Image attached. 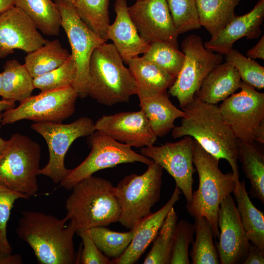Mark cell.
Returning a JSON list of instances; mask_svg holds the SVG:
<instances>
[{
    "instance_id": "b9f144b4",
    "label": "cell",
    "mask_w": 264,
    "mask_h": 264,
    "mask_svg": "<svg viewBox=\"0 0 264 264\" xmlns=\"http://www.w3.org/2000/svg\"><path fill=\"white\" fill-rule=\"evenodd\" d=\"M243 264H264V249L251 243Z\"/></svg>"
},
{
    "instance_id": "ab89813d",
    "label": "cell",
    "mask_w": 264,
    "mask_h": 264,
    "mask_svg": "<svg viewBox=\"0 0 264 264\" xmlns=\"http://www.w3.org/2000/svg\"><path fill=\"white\" fill-rule=\"evenodd\" d=\"M26 199L22 194L0 184V251L11 253L12 247L7 240V224L16 200Z\"/></svg>"
},
{
    "instance_id": "44dd1931",
    "label": "cell",
    "mask_w": 264,
    "mask_h": 264,
    "mask_svg": "<svg viewBox=\"0 0 264 264\" xmlns=\"http://www.w3.org/2000/svg\"><path fill=\"white\" fill-rule=\"evenodd\" d=\"M181 191L176 186L169 200L159 210L141 220L132 229V240L123 254L112 259L113 264L136 263L150 244L154 241L162 225L168 214L180 199Z\"/></svg>"
},
{
    "instance_id": "d6a6232c",
    "label": "cell",
    "mask_w": 264,
    "mask_h": 264,
    "mask_svg": "<svg viewBox=\"0 0 264 264\" xmlns=\"http://www.w3.org/2000/svg\"><path fill=\"white\" fill-rule=\"evenodd\" d=\"M110 0H75L74 7L83 22L105 42L110 25Z\"/></svg>"
},
{
    "instance_id": "8992f818",
    "label": "cell",
    "mask_w": 264,
    "mask_h": 264,
    "mask_svg": "<svg viewBox=\"0 0 264 264\" xmlns=\"http://www.w3.org/2000/svg\"><path fill=\"white\" fill-rule=\"evenodd\" d=\"M41 148L26 135L13 134L6 148L0 153V184L24 195H35L39 186Z\"/></svg>"
},
{
    "instance_id": "e575fe53",
    "label": "cell",
    "mask_w": 264,
    "mask_h": 264,
    "mask_svg": "<svg viewBox=\"0 0 264 264\" xmlns=\"http://www.w3.org/2000/svg\"><path fill=\"white\" fill-rule=\"evenodd\" d=\"M176 78L184 59V53L177 47L164 42L150 43L147 51L142 56Z\"/></svg>"
},
{
    "instance_id": "681fc988",
    "label": "cell",
    "mask_w": 264,
    "mask_h": 264,
    "mask_svg": "<svg viewBox=\"0 0 264 264\" xmlns=\"http://www.w3.org/2000/svg\"><path fill=\"white\" fill-rule=\"evenodd\" d=\"M73 6L75 5V0H62Z\"/></svg>"
},
{
    "instance_id": "60d3db41",
    "label": "cell",
    "mask_w": 264,
    "mask_h": 264,
    "mask_svg": "<svg viewBox=\"0 0 264 264\" xmlns=\"http://www.w3.org/2000/svg\"><path fill=\"white\" fill-rule=\"evenodd\" d=\"M82 239L83 248L77 264H110L111 261L98 248L92 239L89 230L77 232Z\"/></svg>"
},
{
    "instance_id": "9a60e30c",
    "label": "cell",
    "mask_w": 264,
    "mask_h": 264,
    "mask_svg": "<svg viewBox=\"0 0 264 264\" xmlns=\"http://www.w3.org/2000/svg\"><path fill=\"white\" fill-rule=\"evenodd\" d=\"M128 11L140 37L149 43L167 42L178 47L177 37L166 0H140Z\"/></svg>"
},
{
    "instance_id": "f6af8a7d",
    "label": "cell",
    "mask_w": 264,
    "mask_h": 264,
    "mask_svg": "<svg viewBox=\"0 0 264 264\" xmlns=\"http://www.w3.org/2000/svg\"><path fill=\"white\" fill-rule=\"evenodd\" d=\"M254 140L261 144L264 143V120L262 121L256 129Z\"/></svg>"
},
{
    "instance_id": "bcb514c9",
    "label": "cell",
    "mask_w": 264,
    "mask_h": 264,
    "mask_svg": "<svg viewBox=\"0 0 264 264\" xmlns=\"http://www.w3.org/2000/svg\"><path fill=\"white\" fill-rule=\"evenodd\" d=\"M14 6V0H0V14Z\"/></svg>"
},
{
    "instance_id": "8fae6325",
    "label": "cell",
    "mask_w": 264,
    "mask_h": 264,
    "mask_svg": "<svg viewBox=\"0 0 264 264\" xmlns=\"http://www.w3.org/2000/svg\"><path fill=\"white\" fill-rule=\"evenodd\" d=\"M60 11L61 26L68 38L71 55L76 67V75L72 87L78 97L88 96L89 65L95 48L105 41L90 29L77 14L74 6L62 0H54Z\"/></svg>"
},
{
    "instance_id": "d4e9b609",
    "label": "cell",
    "mask_w": 264,
    "mask_h": 264,
    "mask_svg": "<svg viewBox=\"0 0 264 264\" xmlns=\"http://www.w3.org/2000/svg\"><path fill=\"white\" fill-rule=\"evenodd\" d=\"M14 6L21 9L37 29L48 36H57L61 26L59 7L51 0H14Z\"/></svg>"
},
{
    "instance_id": "7c38bea8",
    "label": "cell",
    "mask_w": 264,
    "mask_h": 264,
    "mask_svg": "<svg viewBox=\"0 0 264 264\" xmlns=\"http://www.w3.org/2000/svg\"><path fill=\"white\" fill-rule=\"evenodd\" d=\"M78 94L72 86L65 88L41 91L20 102L17 108L2 113V125L22 120L35 122L61 123L74 112Z\"/></svg>"
},
{
    "instance_id": "1f68e13d",
    "label": "cell",
    "mask_w": 264,
    "mask_h": 264,
    "mask_svg": "<svg viewBox=\"0 0 264 264\" xmlns=\"http://www.w3.org/2000/svg\"><path fill=\"white\" fill-rule=\"evenodd\" d=\"M177 219V214L173 207L168 214L154 239L152 247L146 257L143 264H170L173 238Z\"/></svg>"
},
{
    "instance_id": "9c48e42d",
    "label": "cell",
    "mask_w": 264,
    "mask_h": 264,
    "mask_svg": "<svg viewBox=\"0 0 264 264\" xmlns=\"http://www.w3.org/2000/svg\"><path fill=\"white\" fill-rule=\"evenodd\" d=\"M181 48L184 55L183 65L169 92L177 98L182 108L193 101L204 79L222 63L223 57L205 48L201 38L195 34L184 39Z\"/></svg>"
},
{
    "instance_id": "ee69618b",
    "label": "cell",
    "mask_w": 264,
    "mask_h": 264,
    "mask_svg": "<svg viewBox=\"0 0 264 264\" xmlns=\"http://www.w3.org/2000/svg\"><path fill=\"white\" fill-rule=\"evenodd\" d=\"M22 260L19 254H11L0 251V264H22Z\"/></svg>"
},
{
    "instance_id": "4fadbf2b",
    "label": "cell",
    "mask_w": 264,
    "mask_h": 264,
    "mask_svg": "<svg viewBox=\"0 0 264 264\" xmlns=\"http://www.w3.org/2000/svg\"><path fill=\"white\" fill-rule=\"evenodd\" d=\"M240 88L223 101L219 109L237 140L253 143L255 130L264 120V93L242 81Z\"/></svg>"
},
{
    "instance_id": "f546056e",
    "label": "cell",
    "mask_w": 264,
    "mask_h": 264,
    "mask_svg": "<svg viewBox=\"0 0 264 264\" xmlns=\"http://www.w3.org/2000/svg\"><path fill=\"white\" fill-rule=\"evenodd\" d=\"M241 0H195L198 20L210 34L216 35L233 19Z\"/></svg>"
},
{
    "instance_id": "603a6c76",
    "label": "cell",
    "mask_w": 264,
    "mask_h": 264,
    "mask_svg": "<svg viewBox=\"0 0 264 264\" xmlns=\"http://www.w3.org/2000/svg\"><path fill=\"white\" fill-rule=\"evenodd\" d=\"M139 106L157 137L166 135L175 127V121L183 118L186 113L175 106L166 92L156 94L138 96Z\"/></svg>"
},
{
    "instance_id": "5b68a950",
    "label": "cell",
    "mask_w": 264,
    "mask_h": 264,
    "mask_svg": "<svg viewBox=\"0 0 264 264\" xmlns=\"http://www.w3.org/2000/svg\"><path fill=\"white\" fill-rule=\"evenodd\" d=\"M219 160L206 152L195 141L193 163L198 176V187L193 192L186 209L192 217H204L210 224L216 239L219 237L218 213L220 204L236 188L232 172L223 173Z\"/></svg>"
},
{
    "instance_id": "836d02e7",
    "label": "cell",
    "mask_w": 264,
    "mask_h": 264,
    "mask_svg": "<svg viewBox=\"0 0 264 264\" xmlns=\"http://www.w3.org/2000/svg\"><path fill=\"white\" fill-rule=\"evenodd\" d=\"M89 230L90 236L100 251L113 259L120 257L128 248L133 236V229L118 232L98 226Z\"/></svg>"
},
{
    "instance_id": "8d00e7d4",
    "label": "cell",
    "mask_w": 264,
    "mask_h": 264,
    "mask_svg": "<svg viewBox=\"0 0 264 264\" xmlns=\"http://www.w3.org/2000/svg\"><path fill=\"white\" fill-rule=\"evenodd\" d=\"M225 58L226 62L236 69L242 82L255 89H261L264 88V66L233 48L225 55Z\"/></svg>"
},
{
    "instance_id": "cb8c5ba5",
    "label": "cell",
    "mask_w": 264,
    "mask_h": 264,
    "mask_svg": "<svg viewBox=\"0 0 264 264\" xmlns=\"http://www.w3.org/2000/svg\"><path fill=\"white\" fill-rule=\"evenodd\" d=\"M137 85V96L166 92L176 78L143 56L131 59L127 63Z\"/></svg>"
},
{
    "instance_id": "816d5d0a",
    "label": "cell",
    "mask_w": 264,
    "mask_h": 264,
    "mask_svg": "<svg viewBox=\"0 0 264 264\" xmlns=\"http://www.w3.org/2000/svg\"></svg>"
},
{
    "instance_id": "5bb4252c",
    "label": "cell",
    "mask_w": 264,
    "mask_h": 264,
    "mask_svg": "<svg viewBox=\"0 0 264 264\" xmlns=\"http://www.w3.org/2000/svg\"><path fill=\"white\" fill-rule=\"evenodd\" d=\"M194 139L185 136L181 140L159 146L141 148L140 153L160 165L173 177L176 186L184 194L187 203L193 196Z\"/></svg>"
},
{
    "instance_id": "f35d334b",
    "label": "cell",
    "mask_w": 264,
    "mask_h": 264,
    "mask_svg": "<svg viewBox=\"0 0 264 264\" xmlns=\"http://www.w3.org/2000/svg\"><path fill=\"white\" fill-rule=\"evenodd\" d=\"M194 224L185 220L177 222L174 233L171 264H189L188 249L193 242Z\"/></svg>"
},
{
    "instance_id": "4dcf8cb0",
    "label": "cell",
    "mask_w": 264,
    "mask_h": 264,
    "mask_svg": "<svg viewBox=\"0 0 264 264\" xmlns=\"http://www.w3.org/2000/svg\"><path fill=\"white\" fill-rule=\"evenodd\" d=\"M196 239L190 252L193 264H220L213 242L214 235L210 224L204 217H195Z\"/></svg>"
},
{
    "instance_id": "7a4b0ae2",
    "label": "cell",
    "mask_w": 264,
    "mask_h": 264,
    "mask_svg": "<svg viewBox=\"0 0 264 264\" xmlns=\"http://www.w3.org/2000/svg\"><path fill=\"white\" fill-rule=\"evenodd\" d=\"M50 214L24 211L16 229L18 236L32 248L40 264H74L77 257L73 238L77 232L71 221Z\"/></svg>"
},
{
    "instance_id": "4316f807",
    "label": "cell",
    "mask_w": 264,
    "mask_h": 264,
    "mask_svg": "<svg viewBox=\"0 0 264 264\" xmlns=\"http://www.w3.org/2000/svg\"><path fill=\"white\" fill-rule=\"evenodd\" d=\"M237 156L251 184L250 194L264 203V155L254 143L238 140Z\"/></svg>"
},
{
    "instance_id": "d590c367",
    "label": "cell",
    "mask_w": 264,
    "mask_h": 264,
    "mask_svg": "<svg viewBox=\"0 0 264 264\" xmlns=\"http://www.w3.org/2000/svg\"><path fill=\"white\" fill-rule=\"evenodd\" d=\"M76 75V65L71 55L60 66L34 78L33 84L35 88L41 91L61 89L72 86Z\"/></svg>"
},
{
    "instance_id": "83f0119b",
    "label": "cell",
    "mask_w": 264,
    "mask_h": 264,
    "mask_svg": "<svg viewBox=\"0 0 264 264\" xmlns=\"http://www.w3.org/2000/svg\"><path fill=\"white\" fill-rule=\"evenodd\" d=\"M234 195L242 224L249 241L264 249V214L251 201L244 180L240 181L239 189Z\"/></svg>"
},
{
    "instance_id": "484cf974",
    "label": "cell",
    "mask_w": 264,
    "mask_h": 264,
    "mask_svg": "<svg viewBox=\"0 0 264 264\" xmlns=\"http://www.w3.org/2000/svg\"><path fill=\"white\" fill-rule=\"evenodd\" d=\"M2 73V99L22 101L31 95L35 88L33 79L25 65L15 59L6 62Z\"/></svg>"
},
{
    "instance_id": "ffe728a7",
    "label": "cell",
    "mask_w": 264,
    "mask_h": 264,
    "mask_svg": "<svg viewBox=\"0 0 264 264\" xmlns=\"http://www.w3.org/2000/svg\"><path fill=\"white\" fill-rule=\"evenodd\" d=\"M114 11L115 19L108 27L107 38L113 42L116 50L127 64L131 59L144 54L150 44L140 37L129 15L127 0H115Z\"/></svg>"
},
{
    "instance_id": "6da1fadb",
    "label": "cell",
    "mask_w": 264,
    "mask_h": 264,
    "mask_svg": "<svg viewBox=\"0 0 264 264\" xmlns=\"http://www.w3.org/2000/svg\"><path fill=\"white\" fill-rule=\"evenodd\" d=\"M186 113L181 125L172 129L173 138H193L206 152L220 160L229 163L238 190L240 181L238 165V140L223 119L219 107L199 100L196 96L182 108ZM233 192V193H234Z\"/></svg>"
},
{
    "instance_id": "7402d4cb",
    "label": "cell",
    "mask_w": 264,
    "mask_h": 264,
    "mask_svg": "<svg viewBox=\"0 0 264 264\" xmlns=\"http://www.w3.org/2000/svg\"><path fill=\"white\" fill-rule=\"evenodd\" d=\"M242 82L236 69L227 62L222 63L206 77L196 97L202 102L217 104L240 88Z\"/></svg>"
},
{
    "instance_id": "f907efd6",
    "label": "cell",
    "mask_w": 264,
    "mask_h": 264,
    "mask_svg": "<svg viewBox=\"0 0 264 264\" xmlns=\"http://www.w3.org/2000/svg\"><path fill=\"white\" fill-rule=\"evenodd\" d=\"M2 92V73H0V96L1 95Z\"/></svg>"
},
{
    "instance_id": "3957f363",
    "label": "cell",
    "mask_w": 264,
    "mask_h": 264,
    "mask_svg": "<svg viewBox=\"0 0 264 264\" xmlns=\"http://www.w3.org/2000/svg\"><path fill=\"white\" fill-rule=\"evenodd\" d=\"M71 190L66 201L65 218L73 223L77 232L119 221L120 206L115 187L110 181L91 176Z\"/></svg>"
},
{
    "instance_id": "30bf717a",
    "label": "cell",
    "mask_w": 264,
    "mask_h": 264,
    "mask_svg": "<svg viewBox=\"0 0 264 264\" xmlns=\"http://www.w3.org/2000/svg\"><path fill=\"white\" fill-rule=\"evenodd\" d=\"M31 128L44 137L49 151L48 162L39 169L38 175L50 178L55 184L60 183L71 171L65 165L66 154L70 145L77 138L88 136L95 131L94 123L88 117L66 124L35 122Z\"/></svg>"
},
{
    "instance_id": "2e32d148",
    "label": "cell",
    "mask_w": 264,
    "mask_h": 264,
    "mask_svg": "<svg viewBox=\"0 0 264 264\" xmlns=\"http://www.w3.org/2000/svg\"><path fill=\"white\" fill-rule=\"evenodd\" d=\"M218 226L220 230L217 250L220 263L243 264L251 243L231 195L224 198L220 204Z\"/></svg>"
},
{
    "instance_id": "e0dca14e",
    "label": "cell",
    "mask_w": 264,
    "mask_h": 264,
    "mask_svg": "<svg viewBox=\"0 0 264 264\" xmlns=\"http://www.w3.org/2000/svg\"><path fill=\"white\" fill-rule=\"evenodd\" d=\"M94 126L95 130L131 147L152 146L157 140L142 110L103 115Z\"/></svg>"
},
{
    "instance_id": "ba28073f",
    "label": "cell",
    "mask_w": 264,
    "mask_h": 264,
    "mask_svg": "<svg viewBox=\"0 0 264 264\" xmlns=\"http://www.w3.org/2000/svg\"><path fill=\"white\" fill-rule=\"evenodd\" d=\"M91 151L86 159L76 168L71 169L67 176L59 183L60 186L71 190L77 183L102 169L119 164L135 162L148 166L152 160L132 150L129 145L118 142L95 130L88 136Z\"/></svg>"
},
{
    "instance_id": "52a82bcc",
    "label": "cell",
    "mask_w": 264,
    "mask_h": 264,
    "mask_svg": "<svg viewBox=\"0 0 264 264\" xmlns=\"http://www.w3.org/2000/svg\"><path fill=\"white\" fill-rule=\"evenodd\" d=\"M163 168L153 162L142 175L126 176L115 187L121 213L119 222L132 229L160 198Z\"/></svg>"
},
{
    "instance_id": "c3c4849f",
    "label": "cell",
    "mask_w": 264,
    "mask_h": 264,
    "mask_svg": "<svg viewBox=\"0 0 264 264\" xmlns=\"http://www.w3.org/2000/svg\"><path fill=\"white\" fill-rule=\"evenodd\" d=\"M2 113H0V124H1ZM8 140H5L0 137V153H1L7 146Z\"/></svg>"
},
{
    "instance_id": "7bdbcfd3",
    "label": "cell",
    "mask_w": 264,
    "mask_h": 264,
    "mask_svg": "<svg viewBox=\"0 0 264 264\" xmlns=\"http://www.w3.org/2000/svg\"><path fill=\"white\" fill-rule=\"evenodd\" d=\"M247 56L252 59H264V36L261 37L257 44L247 51Z\"/></svg>"
},
{
    "instance_id": "7dc6e473",
    "label": "cell",
    "mask_w": 264,
    "mask_h": 264,
    "mask_svg": "<svg viewBox=\"0 0 264 264\" xmlns=\"http://www.w3.org/2000/svg\"><path fill=\"white\" fill-rule=\"evenodd\" d=\"M15 104L14 102L6 100H1L0 101V113L3 110H6L15 108Z\"/></svg>"
},
{
    "instance_id": "d6986e66",
    "label": "cell",
    "mask_w": 264,
    "mask_h": 264,
    "mask_svg": "<svg viewBox=\"0 0 264 264\" xmlns=\"http://www.w3.org/2000/svg\"><path fill=\"white\" fill-rule=\"evenodd\" d=\"M264 18V0H258L254 8L241 16L235 15L220 32L204 44L207 50L226 55L232 49L238 40L246 37L258 38L261 34L260 26Z\"/></svg>"
},
{
    "instance_id": "277c9868",
    "label": "cell",
    "mask_w": 264,
    "mask_h": 264,
    "mask_svg": "<svg viewBox=\"0 0 264 264\" xmlns=\"http://www.w3.org/2000/svg\"><path fill=\"white\" fill-rule=\"evenodd\" d=\"M112 44L103 43L93 50L89 62L88 95L111 106L128 102L137 94L135 80Z\"/></svg>"
},
{
    "instance_id": "74e56055",
    "label": "cell",
    "mask_w": 264,
    "mask_h": 264,
    "mask_svg": "<svg viewBox=\"0 0 264 264\" xmlns=\"http://www.w3.org/2000/svg\"><path fill=\"white\" fill-rule=\"evenodd\" d=\"M166 1L178 35L201 26L195 0H166Z\"/></svg>"
},
{
    "instance_id": "ac0fdd59",
    "label": "cell",
    "mask_w": 264,
    "mask_h": 264,
    "mask_svg": "<svg viewBox=\"0 0 264 264\" xmlns=\"http://www.w3.org/2000/svg\"><path fill=\"white\" fill-rule=\"evenodd\" d=\"M46 40L20 8L14 6L0 14V59L15 49L31 52L42 46Z\"/></svg>"
},
{
    "instance_id": "f1b7e54d",
    "label": "cell",
    "mask_w": 264,
    "mask_h": 264,
    "mask_svg": "<svg viewBox=\"0 0 264 264\" xmlns=\"http://www.w3.org/2000/svg\"><path fill=\"white\" fill-rule=\"evenodd\" d=\"M70 56L59 40H46L42 46L27 53L24 65L35 78L60 66Z\"/></svg>"
}]
</instances>
